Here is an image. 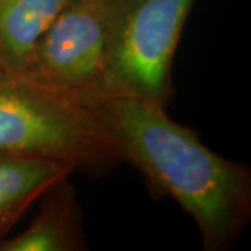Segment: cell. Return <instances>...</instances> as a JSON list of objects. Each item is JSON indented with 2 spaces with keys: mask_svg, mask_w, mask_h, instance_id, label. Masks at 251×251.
<instances>
[{
  "mask_svg": "<svg viewBox=\"0 0 251 251\" xmlns=\"http://www.w3.org/2000/svg\"><path fill=\"white\" fill-rule=\"evenodd\" d=\"M95 99L123 158L193 218L204 249L233 246L251 215L250 171L211 151L168 116L165 105L125 95Z\"/></svg>",
  "mask_w": 251,
  "mask_h": 251,
  "instance_id": "1",
  "label": "cell"
},
{
  "mask_svg": "<svg viewBox=\"0 0 251 251\" xmlns=\"http://www.w3.org/2000/svg\"><path fill=\"white\" fill-rule=\"evenodd\" d=\"M0 155L60 161L102 172L123 161L95 97L0 69Z\"/></svg>",
  "mask_w": 251,
  "mask_h": 251,
  "instance_id": "2",
  "label": "cell"
},
{
  "mask_svg": "<svg viewBox=\"0 0 251 251\" xmlns=\"http://www.w3.org/2000/svg\"><path fill=\"white\" fill-rule=\"evenodd\" d=\"M196 0H109L106 64L99 94L166 105L172 63Z\"/></svg>",
  "mask_w": 251,
  "mask_h": 251,
  "instance_id": "3",
  "label": "cell"
},
{
  "mask_svg": "<svg viewBox=\"0 0 251 251\" xmlns=\"http://www.w3.org/2000/svg\"><path fill=\"white\" fill-rule=\"evenodd\" d=\"M109 23V0H69L38 42L25 73L63 90L98 95Z\"/></svg>",
  "mask_w": 251,
  "mask_h": 251,
  "instance_id": "4",
  "label": "cell"
},
{
  "mask_svg": "<svg viewBox=\"0 0 251 251\" xmlns=\"http://www.w3.org/2000/svg\"><path fill=\"white\" fill-rule=\"evenodd\" d=\"M73 172L60 161L0 155V242L35 201Z\"/></svg>",
  "mask_w": 251,
  "mask_h": 251,
  "instance_id": "5",
  "label": "cell"
},
{
  "mask_svg": "<svg viewBox=\"0 0 251 251\" xmlns=\"http://www.w3.org/2000/svg\"><path fill=\"white\" fill-rule=\"evenodd\" d=\"M38 215L25 230L0 242V251H77L82 250L80 211L74 188L66 180L45 196Z\"/></svg>",
  "mask_w": 251,
  "mask_h": 251,
  "instance_id": "6",
  "label": "cell"
},
{
  "mask_svg": "<svg viewBox=\"0 0 251 251\" xmlns=\"http://www.w3.org/2000/svg\"><path fill=\"white\" fill-rule=\"evenodd\" d=\"M69 0H0V66L27 72L41 38Z\"/></svg>",
  "mask_w": 251,
  "mask_h": 251,
  "instance_id": "7",
  "label": "cell"
},
{
  "mask_svg": "<svg viewBox=\"0 0 251 251\" xmlns=\"http://www.w3.org/2000/svg\"><path fill=\"white\" fill-rule=\"evenodd\" d=\"M0 69H1V66H0Z\"/></svg>",
  "mask_w": 251,
  "mask_h": 251,
  "instance_id": "8",
  "label": "cell"
}]
</instances>
